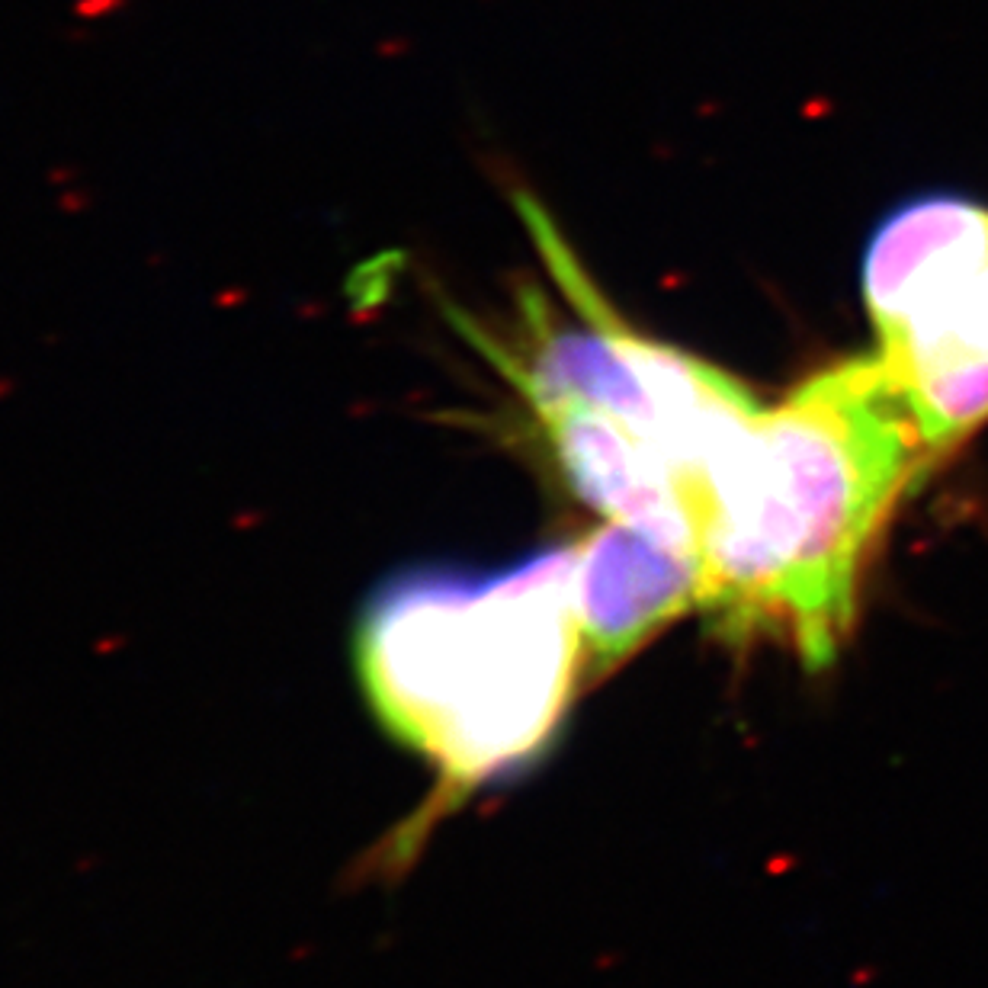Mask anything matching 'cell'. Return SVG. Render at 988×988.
<instances>
[{
	"instance_id": "cell-4",
	"label": "cell",
	"mask_w": 988,
	"mask_h": 988,
	"mask_svg": "<svg viewBox=\"0 0 988 988\" xmlns=\"http://www.w3.org/2000/svg\"><path fill=\"white\" fill-rule=\"evenodd\" d=\"M700 604V559L610 523L575 549V607L594 668H613Z\"/></svg>"
},
{
	"instance_id": "cell-1",
	"label": "cell",
	"mask_w": 988,
	"mask_h": 988,
	"mask_svg": "<svg viewBox=\"0 0 988 988\" xmlns=\"http://www.w3.org/2000/svg\"><path fill=\"white\" fill-rule=\"evenodd\" d=\"M928 456L879 357L847 360L764 411L748 517L700 552V607L725 639L777 636L809 671L854 629L857 581L879 527Z\"/></svg>"
},
{
	"instance_id": "cell-2",
	"label": "cell",
	"mask_w": 988,
	"mask_h": 988,
	"mask_svg": "<svg viewBox=\"0 0 988 988\" xmlns=\"http://www.w3.org/2000/svg\"><path fill=\"white\" fill-rule=\"evenodd\" d=\"M581 648L575 549H543L494 578H389L360 613L353 658L376 722L462 796L549 751Z\"/></svg>"
},
{
	"instance_id": "cell-3",
	"label": "cell",
	"mask_w": 988,
	"mask_h": 988,
	"mask_svg": "<svg viewBox=\"0 0 988 988\" xmlns=\"http://www.w3.org/2000/svg\"><path fill=\"white\" fill-rule=\"evenodd\" d=\"M546 424L562 469L584 501L613 523L642 530L677 552L697 555V527L668 462L607 411L571 395H527Z\"/></svg>"
},
{
	"instance_id": "cell-5",
	"label": "cell",
	"mask_w": 988,
	"mask_h": 988,
	"mask_svg": "<svg viewBox=\"0 0 988 988\" xmlns=\"http://www.w3.org/2000/svg\"><path fill=\"white\" fill-rule=\"evenodd\" d=\"M982 260H988L985 206L960 196H924L895 209L863 257V299L876 334Z\"/></svg>"
}]
</instances>
